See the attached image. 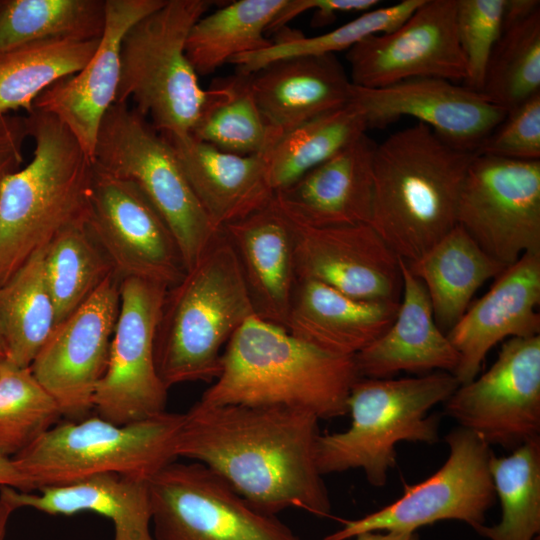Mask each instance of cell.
I'll list each match as a JSON object with an SVG mask.
<instances>
[{
  "instance_id": "6da1fadb",
  "label": "cell",
  "mask_w": 540,
  "mask_h": 540,
  "mask_svg": "<svg viewBox=\"0 0 540 540\" xmlns=\"http://www.w3.org/2000/svg\"><path fill=\"white\" fill-rule=\"evenodd\" d=\"M319 418L282 406H206L184 413L176 455L202 463L250 504L277 516L288 508L331 511L316 463Z\"/></svg>"
},
{
  "instance_id": "7a4b0ae2",
  "label": "cell",
  "mask_w": 540,
  "mask_h": 540,
  "mask_svg": "<svg viewBox=\"0 0 540 540\" xmlns=\"http://www.w3.org/2000/svg\"><path fill=\"white\" fill-rule=\"evenodd\" d=\"M474 155L419 122L376 144L369 225L399 258L418 260L457 225Z\"/></svg>"
},
{
  "instance_id": "3957f363",
  "label": "cell",
  "mask_w": 540,
  "mask_h": 540,
  "mask_svg": "<svg viewBox=\"0 0 540 540\" xmlns=\"http://www.w3.org/2000/svg\"><path fill=\"white\" fill-rule=\"evenodd\" d=\"M359 378L354 356L331 354L252 316L225 346L220 374L198 402L282 406L331 419L347 414Z\"/></svg>"
},
{
  "instance_id": "277c9868",
  "label": "cell",
  "mask_w": 540,
  "mask_h": 540,
  "mask_svg": "<svg viewBox=\"0 0 540 540\" xmlns=\"http://www.w3.org/2000/svg\"><path fill=\"white\" fill-rule=\"evenodd\" d=\"M31 161L0 183V286L71 224L87 218L94 162L54 116H26Z\"/></svg>"
},
{
  "instance_id": "5b68a950",
  "label": "cell",
  "mask_w": 540,
  "mask_h": 540,
  "mask_svg": "<svg viewBox=\"0 0 540 540\" xmlns=\"http://www.w3.org/2000/svg\"><path fill=\"white\" fill-rule=\"evenodd\" d=\"M252 316L239 263L221 230L166 292L154 339L155 366L165 386L215 380L222 348Z\"/></svg>"
},
{
  "instance_id": "8992f818",
  "label": "cell",
  "mask_w": 540,
  "mask_h": 540,
  "mask_svg": "<svg viewBox=\"0 0 540 540\" xmlns=\"http://www.w3.org/2000/svg\"><path fill=\"white\" fill-rule=\"evenodd\" d=\"M459 385L453 374L443 371L399 379L359 378L347 401L349 427L318 436L319 472L361 469L372 486L383 487L396 465L398 443L438 441L439 416L429 411Z\"/></svg>"
},
{
  "instance_id": "52a82bcc",
  "label": "cell",
  "mask_w": 540,
  "mask_h": 540,
  "mask_svg": "<svg viewBox=\"0 0 540 540\" xmlns=\"http://www.w3.org/2000/svg\"><path fill=\"white\" fill-rule=\"evenodd\" d=\"M209 0H165L124 35L115 103L134 102V109L162 135L191 134L209 90L186 55L193 25L213 5Z\"/></svg>"
},
{
  "instance_id": "ba28073f",
  "label": "cell",
  "mask_w": 540,
  "mask_h": 540,
  "mask_svg": "<svg viewBox=\"0 0 540 540\" xmlns=\"http://www.w3.org/2000/svg\"><path fill=\"white\" fill-rule=\"evenodd\" d=\"M184 413L116 425L99 416L57 423L12 459L34 490L101 474L150 480L177 459Z\"/></svg>"
},
{
  "instance_id": "9c48e42d",
  "label": "cell",
  "mask_w": 540,
  "mask_h": 540,
  "mask_svg": "<svg viewBox=\"0 0 540 540\" xmlns=\"http://www.w3.org/2000/svg\"><path fill=\"white\" fill-rule=\"evenodd\" d=\"M93 162L142 191L169 227L186 271L222 230L197 199L170 143L127 103H114L104 115Z\"/></svg>"
},
{
  "instance_id": "30bf717a",
  "label": "cell",
  "mask_w": 540,
  "mask_h": 540,
  "mask_svg": "<svg viewBox=\"0 0 540 540\" xmlns=\"http://www.w3.org/2000/svg\"><path fill=\"white\" fill-rule=\"evenodd\" d=\"M155 540H302L206 465L176 460L149 480Z\"/></svg>"
},
{
  "instance_id": "8fae6325",
  "label": "cell",
  "mask_w": 540,
  "mask_h": 540,
  "mask_svg": "<svg viewBox=\"0 0 540 540\" xmlns=\"http://www.w3.org/2000/svg\"><path fill=\"white\" fill-rule=\"evenodd\" d=\"M449 455L424 481L405 485L403 494L389 505L364 517L347 520L324 540H349L365 532H416L444 520L465 522L474 530L484 525L496 494L490 474L491 446L463 427L445 437Z\"/></svg>"
},
{
  "instance_id": "7c38bea8",
  "label": "cell",
  "mask_w": 540,
  "mask_h": 540,
  "mask_svg": "<svg viewBox=\"0 0 540 540\" xmlns=\"http://www.w3.org/2000/svg\"><path fill=\"white\" fill-rule=\"evenodd\" d=\"M460 226L506 268L540 253V161L475 154L457 206Z\"/></svg>"
},
{
  "instance_id": "4fadbf2b",
  "label": "cell",
  "mask_w": 540,
  "mask_h": 540,
  "mask_svg": "<svg viewBox=\"0 0 540 540\" xmlns=\"http://www.w3.org/2000/svg\"><path fill=\"white\" fill-rule=\"evenodd\" d=\"M168 288L139 278H124L120 310L106 372L99 381L93 411L126 425L166 411L168 388L154 359V339Z\"/></svg>"
},
{
  "instance_id": "5bb4252c",
  "label": "cell",
  "mask_w": 540,
  "mask_h": 540,
  "mask_svg": "<svg viewBox=\"0 0 540 540\" xmlns=\"http://www.w3.org/2000/svg\"><path fill=\"white\" fill-rule=\"evenodd\" d=\"M86 223L121 279L169 289L185 276L177 243L155 207L133 182L95 163Z\"/></svg>"
},
{
  "instance_id": "9a60e30c",
  "label": "cell",
  "mask_w": 540,
  "mask_h": 540,
  "mask_svg": "<svg viewBox=\"0 0 540 540\" xmlns=\"http://www.w3.org/2000/svg\"><path fill=\"white\" fill-rule=\"evenodd\" d=\"M444 411L490 446L512 451L540 439V334L509 338L490 369L459 385Z\"/></svg>"
},
{
  "instance_id": "2e32d148",
  "label": "cell",
  "mask_w": 540,
  "mask_h": 540,
  "mask_svg": "<svg viewBox=\"0 0 540 540\" xmlns=\"http://www.w3.org/2000/svg\"><path fill=\"white\" fill-rule=\"evenodd\" d=\"M121 280L112 272L55 327L29 367L68 421L83 420L93 410L119 315Z\"/></svg>"
},
{
  "instance_id": "e0dca14e",
  "label": "cell",
  "mask_w": 540,
  "mask_h": 540,
  "mask_svg": "<svg viewBox=\"0 0 540 540\" xmlns=\"http://www.w3.org/2000/svg\"><path fill=\"white\" fill-rule=\"evenodd\" d=\"M456 15L457 0H424L398 28L358 42L346 53L351 83L371 89L417 78L463 83Z\"/></svg>"
},
{
  "instance_id": "ac0fdd59",
  "label": "cell",
  "mask_w": 540,
  "mask_h": 540,
  "mask_svg": "<svg viewBox=\"0 0 540 540\" xmlns=\"http://www.w3.org/2000/svg\"><path fill=\"white\" fill-rule=\"evenodd\" d=\"M349 103L360 112L367 129L413 117L445 142L472 153L508 113L482 93L440 78H417L372 89L351 83Z\"/></svg>"
},
{
  "instance_id": "d6986e66",
  "label": "cell",
  "mask_w": 540,
  "mask_h": 540,
  "mask_svg": "<svg viewBox=\"0 0 540 540\" xmlns=\"http://www.w3.org/2000/svg\"><path fill=\"white\" fill-rule=\"evenodd\" d=\"M292 223L297 279L319 281L358 299L400 301V258L369 224L313 228Z\"/></svg>"
},
{
  "instance_id": "ffe728a7",
  "label": "cell",
  "mask_w": 540,
  "mask_h": 540,
  "mask_svg": "<svg viewBox=\"0 0 540 540\" xmlns=\"http://www.w3.org/2000/svg\"><path fill=\"white\" fill-rule=\"evenodd\" d=\"M164 1L105 0L104 30L92 58L80 71L43 91L33 103V109L57 118L92 159L103 117L115 103L122 39Z\"/></svg>"
},
{
  "instance_id": "44dd1931",
  "label": "cell",
  "mask_w": 540,
  "mask_h": 540,
  "mask_svg": "<svg viewBox=\"0 0 540 540\" xmlns=\"http://www.w3.org/2000/svg\"><path fill=\"white\" fill-rule=\"evenodd\" d=\"M540 253H525L446 333L460 356V385L476 378L487 353L506 338L540 334Z\"/></svg>"
},
{
  "instance_id": "7402d4cb",
  "label": "cell",
  "mask_w": 540,
  "mask_h": 540,
  "mask_svg": "<svg viewBox=\"0 0 540 540\" xmlns=\"http://www.w3.org/2000/svg\"><path fill=\"white\" fill-rule=\"evenodd\" d=\"M376 144L366 133L273 195L293 222L313 228L369 224Z\"/></svg>"
},
{
  "instance_id": "603a6c76",
  "label": "cell",
  "mask_w": 540,
  "mask_h": 540,
  "mask_svg": "<svg viewBox=\"0 0 540 540\" xmlns=\"http://www.w3.org/2000/svg\"><path fill=\"white\" fill-rule=\"evenodd\" d=\"M256 317L285 328L297 281L292 221L272 201L226 224Z\"/></svg>"
},
{
  "instance_id": "cb8c5ba5",
  "label": "cell",
  "mask_w": 540,
  "mask_h": 540,
  "mask_svg": "<svg viewBox=\"0 0 540 540\" xmlns=\"http://www.w3.org/2000/svg\"><path fill=\"white\" fill-rule=\"evenodd\" d=\"M402 298L391 326L354 356L360 378L387 379L399 372L453 374L460 356L435 322L423 283L400 258Z\"/></svg>"
},
{
  "instance_id": "d4e9b609",
  "label": "cell",
  "mask_w": 540,
  "mask_h": 540,
  "mask_svg": "<svg viewBox=\"0 0 540 540\" xmlns=\"http://www.w3.org/2000/svg\"><path fill=\"white\" fill-rule=\"evenodd\" d=\"M400 301L364 300L311 279H297L285 329L321 350L355 356L397 316Z\"/></svg>"
},
{
  "instance_id": "484cf974",
  "label": "cell",
  "mask_w": 540,
  "mask_h": 540,
  "mask_svg": "<svg viewBox=\"0 0 540 540\" xmlns=\"http://www.w3.org/2000/svg\"><path fill=\"white\" fill-rule=\"evenodd\" d=\"M247 76L262 116L280 136L349 103L351 81L335 54L281 59Z\"/></svg>"
},
{
  "instance_id": "4316f807",
  "label": "cell",
  "mask_w": 540,
  "mask_h": 540,
  "mask_svg": "<svg viewBox=\"0 0 540 540\" xmlns=\"http://www.w3.org/2000/svg\"><path fill=\"white\" fill-rule=\"evenodd\" d=\"M162 136L174 149L192 190L218 229L272 201L274 192L267 177L266 153L225 152L191 134Z\"/></svg>"
},
{
  "instance_id": "83f0119b",
  "label": "cell",
  "mask_w": 540,
  "mask_h": 540,
  "mask_svg": "<svg viewBox=\"0 0 540 540\" xmlns=\"http://www.w3.org/2000/svg\"><path fill=\"white\" fill-rule=\"evenodd\" d=\"M0 495L15 510L28 507L50 515L92 512L111 520L114 540H155L151 529L149 480L101 474L37 494L1 486Z\"/></svg>"
},
{
  "instance_id": "f1b7e54d",
  "label": "cell",
  "mask_w": 540,
  "mask_h": 540,
  "mask_svg": "<svg viewBox=\"0 0 540 540\" xmlns=\"http://www.w3.org/2000/svg\"><path fill=\"white\" fill-rule=\"evenodd\" d=\"M406 263L425 286L443 332L460 320L476 291L506 269L458 225L418 260Z\"/></svg>"
},
{
  "instance_id": "f546056e",
  "label": "cell",
  "mask_w": 540,
  "mask_h": 540,
  "mask_svg": "<svg viewBox=\"0 0 540 540\" xmlns=\"http://www.w3.org/2000/svg\"><path fill=\"white\" fill-rule=\"evenodd\" d=\"M55 327V308L46 284L43 250L0 286L3 361L29 368Z\"/></svg>"
},
{
  "instance_id": "4dcf8cb0",
  "label": "cell",
  "mask_w": 540,
  "mask_h": 540,
  "mask_svg": "<svg viewBox=\"0 0 540 540\" xmlns=\"http://www.w3.org/2000/svg\"><path fill=\"white\" fill-rule=\"evenodd\" d=\"M286 0H239L203 15L191 28L186 55L196 73L208 75L234 57L272 44L266 37Z\"/></svg>"
},
{
  "instance_id": "1f68e13d",
  "label": "cell",
  "mask_w": 540,
  "mask_h": 540,
  "mask_svg": "<svg viewBox=\"0 0 540 540\" xmlns=\"http://www.w3.org/2000/svg\"><path fill=\"white\" fill-rule=\"evenodd\" d=\"M105 25V0L0 1V58L57 39L92 40Z\"/></svg>"
},
{
  "instance_id": "d6a6232c",
  "label": "cell",
  "mask_w": 540,
  "mask_h": 540,
  "mask_svg": "<svg viewBox=\"0 0 540 540\" xmlns=\"http://www.w3.org/2000/svg\"><path fill=\"white\" fill-rule=\"evenodd\" d=\"M191 135L219 150L238 155L267 153L280 135L265 121L251 92L248 76L213 83Z\"/></svg>"
},
{
  "instance_id": "836d02e7",
  "label": "cell",
  "mask_w": 540,
  "mask_h": 540,
  "mask_svg": "<svg viewBox=\"0 0 540 540\" xmlns=\"http://www.w3.org/2000/svg\"><path fill=\"white\" fill-rule=\"evenodd\" d=\"M100 38L48 40L0 58V116L20 108L30 113L43 91L87 64Z\"/></svg>"
},
{
  "instance_id": "e575fe53",
  "label": "cell",
  "mask_w": 540,
  "mask_h": 540,
  "mask_svg": "<svg viewBox=\"0 0 540 540\" xmlns=\"http://www.w3.org/2000/svg\"><path fill=\"white\" fill-rule=\"evenodd\" d=\"M366 130L362 115L348 103L284 133L266 153L273 192L289 186Z\"/></svg>"
},
{
  "instance_id": "d590c367",
  "label": "cell",
  "mask_w": 540,
  "mask_h": 540,
  "mask_svg": "<svg viewBox=\"0 0 540 540\" xmlns=\"http://www.w3.org/2000/svg\"><path fill=\"white\" fill-rule=\"evenodd\" d=\"M44 272L57 326L115 271L84 219L65 228L47 246Z\"/></svg>"
},
{
  "instance_id": "8d00e7d4",
  "label": "cell",
  "mask_w": 540,
  "mask_h": 540,
  "mask_svg": "<svg viewBox=\"0 0 540 540\" xmlns=\"http://www.w3.org/2000/svg\"><path fill=\"white\" fill-rule=\"evenodd\" d=\"M489 469L501 518L476 532L489 540H535L540 533V439L507 456L493 454Z\"/></svg>"
},
{
  "instance_id": "74e56055",
  "label": "cell",
  "mask_w": 540,
  "mask_h": 540,
  "mask_svg": "<svg viewBox=\"0 0 540 540\" xmlns=\"http://www.w3.org/2000/svg\"><path fill=\"white\" fill-rule=\"evenodd\" d=\"M423 2L424 0H403L393 5L373 8L361 13L354 20L318 36L306 37L293 32L287 33L284 28L278 31L283 34L272 41L270 46L236 56L229 63L236 66L237 73L250 75L281 59L347 51L371 35L388 33L398 28Z\"/></svg>"
},
{
  "instance_id": "f35d334b",
  "label": "cell",
  "mask_w": 540,
  "mask_h": 540,
  "mask_svg": "<svg viewBox=\"0 0 540 540\" xmlns=\"http://www.w3.org/2000/svg\"><path fill=\"white\" fill-rule=\"evenodd\" d=\"M540 92V9L502 26L482 93L507 112Z\"/></svg>"
},
{
  "instance_id": "ab89813d",
  "label": "cell",
  "mask_w": 540,
  "mask_h": 540,
  "mask_svg": "<svg viewBox=\"0 0 540 540\" xmlns=\"http://www.w3.org/2000/svg\"><path fill=\"white\" fill-rule=\"evenodd\" d=\"M62 417L30 368L0 362V454L13 458Z\"/></svg>"
},
{
  "instance_id": "60d3db41",
  "label": "cell",
  "mask_w": 540,
  "mask_h": 540,
  "mask_svg": "<svg viewBox=\"0 0 540 540\" xmlns=\"http://www.w3.org/2000/svg\"><path fill=\"white\" fill-rule=\"evenodd\" d=\"M505 0H457V33L466 60L464 86L481 92L492 50L501 34Z\"/></svg>"
},
{
  "instance_id": "b9f144b4",
  "label": "cell",
  "mask_w": 540,
  "mask_h": 540,
  "mask_svg": "<svg viewBox=\"0 0 540 540\" xmlns=\"http://www.w3.org/2000/svg\"><path fill=\"white\" fill-rule=\"evenodd\" d=\"M475 154L518 161H540V92L509 111Z\"/></svg>"
},
{
  "instance_id": "7bdbcfd3",
  "label": "cell",
  "mask_w": 540,
  "mask_h": 540,
  "mask_svg": "<svg viewBox=\"0 0 540 540\" xmlns=\"http://www.w3.org/2000/svg\"><path fill=\"white\" fill-rule=\"evenodd\" d=\"M377 0H286L268 27L267 34L278 32L299 15L314 10L312 24L322 26L335 19L336 14L345 12H365L373 9Z\"/></svg>"
},
{
  "instance_id": "ee69618b",
  "label": "cell",
  "mask_w": 540,
  "mask_h": 540,
  "mask_svg": "<svg viewBox=\"0 0 540 540\" xmlns=\"http://www.w3.org/2000/svg\"><path fill=\"white\" fill-rule=\"evenodd\" d=\"M29 136L26 117L0 116V183L19 170L23 162V144Z\"/></svg>"
},
{
  "instance_id": "f6af8a7d",
  "label": "cell",
  "mask_w": 540,
  "mask_h": 540,
  "mask_svg": "<svg viewBox=\"0 0 540 540\" xmlns=\"http://www.w3.org/2000/svg\"><path fill=\"white\" fill-rule=\"evenodd\" d=\"M9 486L22 492L34 490L32 484L18 469L12 458L0 454V487Z\"/></svg>"
},
{
  "instance_id": "bcb514c9",
  "label": "cell",
  "mask_w": 540,
  "mask_h": 540,
  "mask_svg": "<svg viewBox=\"0 0 540 540\" xmlns=\"http://www.w3.org/2000/svg\"><path fill=\"white\" fill-rule=\"evenodd\" d=\"M538 9V0H505L502 26L522 20Z\"/></svg>"
},
{
  "instance_id": "7dc6e473",
  "label": "cell",
  "mask_w": 540,
  "mask_h": 540,
  "mask_svg": "<svg viewBox=\"0 0 540 540\" xmlns=\"http://www.w3.org/2000/svg\"><path fill=\"white\" fill-rule=\"evenodd\" d=\"M354 540H418L416 532L377 531L356 535Z\"/></svg>"
},
{
  "instance_id": "c3c4849f",
  "label": "cell",
  "mask_w": 540,
  "mask_h": 540,
  "mask_svg": "<svg viewBox=\"0 0 540 540\" xmlns=\"http://www.w3.org/2000/svg\"><path fill=\"white\" fill-rule=\"evenodd\" d=\"M15 509L0 495V540H4L6 526L11 513Z\"/></svg>"
},
{
  "instance_id": "681fc988",
  "label": "cell",
  "mask_w": 540,
  "mask_h": 540,
  "mask_svg": "<svg viewBox=\"0 0 540 540\" xmlns=\"http://www.w3.org/2000/svg\"><path fill=\"white\" fill-rule=\"evenodd\" d=\"M3 361V354H2V348H1V342H0V362Z\"/></svg>"
}]
</instances>
